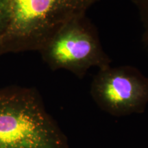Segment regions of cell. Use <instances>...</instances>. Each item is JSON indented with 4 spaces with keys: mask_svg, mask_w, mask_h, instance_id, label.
Here are the masks:
<instances>
[{
    "mask_svg": "<svg viewBox=\"0 0 148 148\" xmlns=\"http://www.w3.org/2000/svg\"><path fill=\"white\" fill-rule=\"evenodd\" d=\"M10 17V0H0V38L8 26Z\"/></svg>",
    "mask_w": 148,
    "mask_h": 148,
    "instance_id": "8992f818",
    "label": "cell"
},
{
    "mask_svg": "<svg viewBox=\"0 0 148 148\" xmlns=\"http://www.w3.org/2000/svg\"><path fill=\"white\" fill-rule=\"evenodd\" d=\"M53 71L65 70L82 79L92 67L111 65L97 27L86 14L70 20L38 51Z\"/></svg>",
    "mask_w": 148,
    "mask_h": 148,
    "instance_id": "3957f363",
    "label": "cell"
},
{
    "mask_svg": "<svg viewBox=\"0 0 148 148\" xmlns=\"http://www.w3.org/2000/svg\"><path fill=\"white\" fill-rule=\"evenodd\" d=\"M142 27V42L148 53V0H132Z\"/></svg>",
    "mask_w": 148,
    "mask_h": 148,
    "instance_id": "5b68a950",
    "label": "cell"
},
{
    "mask_svg": "<svg viewBox=\"0 0 148 148\" xmlns=\"http://www.w3.org/2000/svg\"><path fill=\"white\" fill-rule=\"evenodd\" d=\"M98 0H10V17L0 55L38 51L62 25L86 14Z\"/></svg>",
    "mask_w": 148,
    "mask_h": 148,
    "instance_id": "7a4b0ae2",
    "label": "cell"
},
{
    "mask_svg": "<svg viewBox=\"0 0 148 148\" xmlns=\"http://www.w3.org/2000/svg\"><path fill=\"white\" fill-rule=\"evenodd\" d=\"M0 148H69L36 88H0Z\"/></svg>",
    "mask_w": 148,
    "mask_h": 148,
    "instance_id": "6da1fadb",
    "label": "cell"
},
{
    "mask_svg": "<svg viewBox=\"0 0 148 148\" xmlns=\"http://www.w3.org/2000/svg\"><path fill=\"white\" fill-rule=\"evenodd\" d=\"M90 95L101 110L112 116L141 114L148 104V77L131 65L108 66L92 77Z\"/></svg>",
    "mask_w": 148,
    "mask_h": 148,
    "instance_id": "277c9868",
    "label": "cell"
}]
</instances>
